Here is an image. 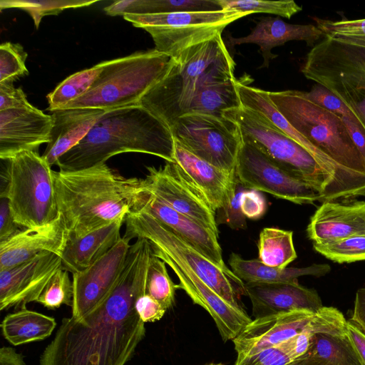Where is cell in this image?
Returning a JSON list of instances; mask_svg holds the SVG:
<instances>
[{
  "instance_id": "obj_1",
  "label": "cell",
  "mask_w": 365,
  "mask_h": 365,
  "mask_svg": "<svg viewBox=\"0 0 365 365\" xmlns=\"http://www.w3.org/2000/svg\"><path fill=\"white\" fill-rule=\"evenodd\" d=\"M152 253L150 242L137 238L107 297L81 320L63 319L38 365H125L145 333L135 304L146 293Z\"/></svg>"
},
{
  "instance_id": "obj_2",
  "label": "cell",
  "mask_w": 365,
  "mask_h": 365,
  "mask_svg": "<svg viewBox=\"0 0 365 365\" xmlns=\"http://www.w3.org/2000/svg\"><path fill=\"white\" fill-rule=\"evenodd\" d=\"M59 215L68 238L83 237L140 209L146 180L126 178L106 163L75 171H54Z\"/></svg>"
},
{
  "instance_id": "obj_3",
  "label": "cell",
  "mask_w": 365,
  "mask_h": 365,
  "mask_svg": "<svg viewBox=\"0 0 365 365\" xmlns=\"http://www.w3.org/2000/svg\"><path fill=\"white\" fill-rule=\"evenodd\" d=\"M175 139L170 128L137 104L106 110L87 135L58 158L62 171H75L104 164L123 153L155 155L174 161Z\"/></svg>"
},
{
  "instance_id": "obj_4",
  "label": "cell",
  "mask_w": 365,
  "mask_h": 365,
  "mask_svg": "<svg viewBox=\"0 0 365 365\" xmlns=\"http://www.w3.org/2000/svg\"><path fill=\"white\" fill-rule=\"evenodd\" d=\"M235 63L221 34L171 57L164 76L142 97L144 107L170 128L187 113L194 97L207 86L235 79Z\"/></svg>"
},
{
  "instance_id": "obj_5",
  "label": "cell",
  "mask_w": 365,
  "mask_h": 365,
  "mask_svg": "<svg viewBox=\"0 0 365 365\" xmlns=\"http://www.w3.org/2000/svg\"><path fill=\"white\" fill-rule=\"evenodd\" d=\"M301 71L339 98L365 131V38L324 36Z\"/></svg>"
},
{
  "instance_id": "obj_6",
  "label": "cell",
  "mask_w": 365,
  "mask_h": 365,
  "mask_svg": "<svg viewBox=\"0 0 365 365\" xmlns=\"http://www.w3.org/2000/svg\"><path fill=\"white\" fill-rule=\"evenodd\" d=\"M239 127L243 141L250 143L294 178L322 195L321 202L344 200L332 177L312 155L262 113L241 106L224 112Z\"/></svg>"
},
{
  "instance_id": "obj_7",
  "label": "cell",
  "mask_w": 365,
  "mask_h": 365,
  "mask_svg": "<svg viewBox=\"0 0 365 365\" xmlns=\"http://www.w3.org/2000/svg\"><path fill=\"white\" fill-rule=\"evenodd\" d=\"M170 61L171 56L153 48L103 61L102 71L90 89L63 108L106 111L137 105L164 76Z\"/></svg>"
},
{
  "instance_id": "obj_8",
  "label": "cell",
  "mask_w": 365,
  "mask_h": 365,
  "mask_svg": "<svg viewBox=\"0 0 365 365\" xmlns=\"http://www.w3.org/2000/svg\"><path fill=\"white\" fill-rule=\"evenodd\" d=\"M269 93L279 111L300 134L341 166L365 174V158L337 115L309 99L307 92Z\"/></svg>"
},
{
  "instance_id": "obj_9",
  "label": "cell",
  "mask_w": 365,
  "mask_h": 365,
  "mask_svg": "<svg viewBox=\"0 0 365 365\" xmlns=\"http://www.w3.org/2000/svg\"><path fill=\"white\" fill-rule=\"evenodd\" d=\"M6 161V186L0 197L7 199L16 223L36 228L55 221L59 212L51 166L34 151L21 152Z\"/></svg>"
},
{
  "instance_id": "obj_10",
  "label": "cell",
  "mask_w": 365,
  "mask_h": 365,
  "mask_svg": "<svg viewBox=\"0 0 365 365\" xmlns=\"http://www.w3.org/2000/svg\"><path fill=\"white\" fill-rule=\"evenodd\" d=\"M125 223L124 237L146 239L153 250L182 262L229 304L242 307L238 302V292L245 294V283L232 271L226 272L215 264L168 227L142 210L127 215Z\"/></svg>"
},
{
  "instance_id": "obj_11",
  "label": "cell",
  "mask_w": 365,
  "mask_h": 365,
  "mask_svg": "<svg viewBox=\"0 0 365 365\" xmlns=\"http://www.w3.org/2000/svg\"><path fill=\"white\" fill-rule=\"evenodd\" d=\"M249 15L232 10L125 14L135 27L145 30L155 49L173 57L182 51L221 34L233 21Z\"/></svg>"
},
{
  "instance_id": "obj_12",
  "label": "cell",
  "mask_w": 365,
  "mask_h": 365,
  "mask_svg": "<svg viewBox=\"0 0 365 365\" xmlns=\"http://www.w3.org/2000/svg\"><path fill=\"white\" fill-rule=\"evenodd\" d=\"M175 140L187 150L228 173H235L242 143L238 125L225 117L187 113L170 128Z\"/></svg>"
},
{
  "instance_id": "obj_13",
  "label": "cell",
  "mask_w": 365,
  "mask_h": 365,
  "mask_svg": "<svg viewBox=\"0 0 365 365\" xmlns=\"http://www.w3.org/2000/svg\"><path fill=\"white\" fill-rule=\"evenodd\" d=\"M238 181L246 188L269 193L295 204H314L322 195L310 185L282 169L254 145L243 141L235 167Z\"/></svg>"
},
{
  "instance_id": "obj_14",
  "label": "cell",
  "mask_w": 365,
  "mask_h": 365,
  "mask_svg": "<svg viewBox=\"0 0 365 365\" xmlns=\"http://www.w3.org/2000/svg\"><path fill=\"white\" fill-rule=\"evenodd\" d=\"M146 189L162 202L218 237L215 210L175 163L147 167Z\"/></svg>"
},
{
  "instance_id": "obj_15",
  "label": "cell",
  "mask_w": 365,
  "mask_h": 365,
  "mask_svg": "<svg viewBox=\"0 0 365 365\" xmlns=\"http://www.w3.org/2000/svg\"><path fill=\"white\" fill-rule=\"evenodd\" d=\"M130 239L121 240L104 256L83 271L72 274V318L81 320L107 297L123 269Z\"/></svg>"
},
{
  "instance_id": "obj_16",
  "label": "cell",
  "mask_w": 365,
  "mask_h": 365,
  "mask_svg": "<svg viewBox=\"0 0 365 365\" xmlns=\"http://www.w3.org/2000/svg\"><path fill=\"white\" fill-rule=\"evenodd\" d=\"M155 256L163 260L179 279L178 289L184 290L193 303L202 307L213 319L222 340H233L252 320L245 309L229 304L202 282L182 262L156 250Z\"/></svg>"
},
{
  "instance_id": "obj_17",
  "label": "cell",
  "mask_w": 365,
  "mask_h": 365,
  "mask_svg": "<svg viewBox=\"0 0 365 365\" xmlns=\"http://www.w3.org/2000/svg\"><path fill=\"white\" fill-rule=\"evenodd\" d=\"M61 257L43 252L31 259L0 271V309L25 308L37 302L46 284L61 267Z\"/></svg>"
},
{
  "instance_id": "obj_18",
  "label": "cell",
  "mask_w": 365,
  "mask_h": 365,
  "mask_svg": "<svg viewBox=\"0 0 365 365\" xmlns=\"http://www.w3.org/2000/svg\"><path fill=\"white\" fill-rule=\"evenodd\" d=\"M51 114L29 106L0 111V158L6 160L24 151L38 152L50 141Z\"/></svg>"
},
{
  "instance_id": "obj_19",
  "label": "cell",
  "mask_w": 365,
  "mask_h": 365,
  "mask_svg": "<svg viewBox=\"0 0 365 365\" xmlns=\"http://www.w3.org/2000/svg\"><path fill=\"white\" fill-rule=\"evenodd\" d=\"M316 311L295 309L255 318L232 340L237 359L277 346L302 331Z\"/></svg>"
},
{
  "instance_id": "obj_20",
  "label": "cell",
  "mask_w": 365,
  "mask_h": 365,
  "mask_svg": "<svg viewBox=\"0 0 365 365\" xmlns=\"http://www.w3.org/2000/svg\"><path fill=\"white\" fill-rule=\"evenodd\" d=\"M307 233L313 243L365 235V201L348 199L322 202L310 217Z\"/></svg>"
},
{
  "instance_id": "obj_21",
  "label": "cell",
  "mask_w": 365,
  "mask_h": 365,
  "mask_svg": "<svg viewBox=\"0 0 365 365\" xmlns=\"http://www.w3.org/2000/svg\"><path fill=\"white\" fill-rule=\"evenodd\" d=\"M68 240L62 217L36 228H24L0 242V271L24 263L43 252L61 257Z\"/></svg>"
},
{
  "instance_id": "obj_22",
  "label": "cell",
  "mask_w": 365,
  "mask_h": 365,
  "mask_svg": "<svg viewBox=\"0 0 365 365\" xmlns=\"http://www.w3.org/2000/svg\"><path fill=\"white\" fill-rule=\"evenodd\" d=\"M245 290L255 318L295 309L317 311L323 306L315 289L306 288L298 282L245 283Z\"/></svg>"
},
{
  "instance_id": "obj_23",
  "label": "cell",
  "mask_w": 365,
  "mask_h": 365,
  "mask_svg": "<svg viewBox=\"0 0 365 365\" xmlns=\"http://www.w3.org/2000/svg\"><path fill=\"white\" fill-rule=\"evenodd\" d=\"M174 161L216 211L225 207L235 194L238 180L196 156L175 140Z\"/></svg>"
},
{
  "instance_id": "obj_24",
  "label": "cell",
  "mask_w": 365,
  "mask_h": 365,
  "mask_svg": "<svg viewBox=\"0 0 365 365\" xmlns=\"http://www.w3.org/2000/svg\"><path fill=\"white\" fill-rule=\"evenodd\" d=\"M138 210L155 217L223 270L232 272L223 261L218 237L210 230L174 210L148 190Z\"/></svg>"
},
{
  "instance_id": "obj_25",
  "label": "cell",
  "mask_w": 365,
  "mask_h": 365,
  "mask_svg": "<svg viewBox=\"0 0 365 365\" xmlns=\"http://www.w3.org/2000/svg\"><path fill=\"white\" fill-rule=\"evenodd\" d=\"M324 37L323 32L313 24H291L279 18L267 17L258 21L251 33L246 36L230 37L232 46L242 43H255L259 46L264 58L261 67H267L269 61L277 57L271 50L290 41H303L309 46H314Z\"/></svg>"
},
{
  "instance_id": "obj_26",
  "label": "cell",
  "mask_w": 365,
  "mask_h": 365,
  "mask_svg": "<svg viewBox=\"0 0 365 365\" xmlns=\"http://www.w3.org/2000/svg\"><path fill=\"white\" fill-rule=\"evenodd\" d=\"M106 112L99 109L76 108L51 111L53 125L50 141L42 158L51 165L76 145Z\"/></svg>"
},
{
  "instance_id": "obj_27",
  "label": "cell",
  "mask_w": 365,
  "mask_h": 365,
  "mask_svg": "<svg viewBox=\"0 0 365 365\" xmlns=\"http://www.w3.org/2000/svg\"><path fill=\"white\" fill-rule=\"evenodd\" d=\"M125 217H121L83 237L68 238L61 255L62 269L73 274L96 262L121 240L120 229Z\"/></svg>"
},
{
  "instance_id": "obj_28",
  "label": "cell",
  "mask_w": 365,
  "mask_h": 365,
  "mask_svg": "<svg viewBox=\"0 0 365 365\" xmlns=\"http://www.w3.org/2000/svg\"><path fill=\"white\" fill-rule=\"evenodd\" d=\"M229 264L233 273L245 283L297 282L299 277H322L331 271L328 264H314L306 267L278 269L269 267L259 259H245L232 253Z\"/></svg>"
},
{
  "instance_id": "obj_29",
  "label": "cell",
  "mask_w": 365,
  "mask_h": 365,
  "mask_svg": "<svg viewBox=\"0 0 365 365\" xmlns=\"http://www.w3.org/2000/svg\"><path fill=\"white\" fill-rule=\"evenodd\" d=\"M54 318L26 307L4 317L1 328L4 338L14 346L43 340L56 328Z\"/></svg>"
},
{
  "instance_id": "obj_30",
  "label": "cell",
  "mask_w": 365,
  "mask_h": 365,
  "mask_svg": "<svg viewBox=\"0 0 365 365\" xmlns=\"http://www.w3.org/2000/svg\"><path fill=\"white\" fill-rule=\"evenodd\" d=\"M221 9L218 0H122L104 8L109 16L154 14Z\"/></svg>"
},
{
  "instance_id": "obj_31",
  "label": "cell",
  "mask_w": 365,
  "mask_h": 365,
  "mask_svg": "<svg viewBox=\"0 0 365 365\" xmlns=\"http://www.w3.org/2000/svg\"><path fill=\"white\" fill-rule=\"evenodd\" d=\"M241 106L235 78L202 89L192 99L187 113L224 117L225 111Z\"/></svg>"
},
{
  "instance_id": "obj_32",
  "label": "cell",
  "mask_w": 365,
  "mask_h": 365,
  "mask_svg": "<svg viewBox=\"0 0 365 365\" xmlns=\"http://www.w3.org/2000/svg\"><path fill=\"white\" fill-rule=\"evenodd\" d=\"M257 246L259 260L269 267L284 269L297 257L292 231L265 227Z\"/></svg>"
},
{
  "instance_id": "obj_33",
  "label": "cell",
  "mask_w": 365,
  "mask_h": 365,
  "mask_svg": "<svg viewBox=\"0 0 365 365\" xmlns=\"http://www.w3.org/2000/svg\"><path fill=\"white\" fill-rule=\"evenodd\" d=\"M306 356L322 359L329 365H361L349 335L316 334Z\"/></svg>"
},
{
  "instance_id": "obj_34",
  "label": "cell",
  "mask_w": 365,
  "mask_h": 365,
  "mask_svg": "<svg viewBox=\"0 0 365 365\" xmlns=\"http://www.w3.org/2000/svg\"><path fill=\"white\" fill-rule=\"evenodd\" d=\"M103 68L102 62L76 72L61 82L47 96L50 112L63 108L67 104L86 93L91 87Z\"/></svg>"
},
{
  "instance_id": "obj_35",
  "label": "cell",
  "mask_w": 365,
  "mask_h": 365,
  "mask_svg": "<svg viewBox=\"0 0 365 365\" xmlns=\"http://www.w3.org/2000/svg\"><path fill=\"white\" fill-rule=\"evenodd\" d=\"M177 284L170 279L166 263L152 253L147 272L146 293L167 310L175 302Z\"/></svg>"
},
{
  "instance_id": "obj_36",
  "label": "cell",
  "mask_w": 365,
  "mask_h": 365,
  "mask_svg": "<svg viewBox=\"0 0 365 365\" xmlns=\"http://www.w3.org/2000/svg\"><path fill=\"white\" fill-rule=\"evenodd\" d=\"M316 252L339 264L365 261V235H356L327 243H313Z\"/></svg>"
},
{
  "instance_id": "obj_37",
  "label": "cell",
  "mask_w": 365,
  "mask_h": 365,
  "mask_svg": "<svg viewBox=\"0 0 365 365\" xmlns=\"http://www.w3.org/2000/svg\"><path fill=\"white\" fill-rule=\"evenodd\" d=\"M98 1H19L1 0V10L8 8H19L26 11L33 19L38 29L42 18L48 15H58L67 9L88 6Z\"/></svg>"
},
{
  "instance_id": "obj_38",
  "label": "cell",
  "mask_w": 365,
  "mask_h": 365,
  "mask_svg": "<svg viewBox=\"0 0 365 365\" xmlns=\"http://www.w3.org/2000/svg\"><path fill=\"white\" fill-rule=\"evenodd\" d=\"M221 9L239 12L266 13L290 19L299 13L302 8L292 0H218Z\"/></svg>"
},
{
  "instance_id": "obj_39",
  "label": "cell",
  "mask_w": 365,
  "mask_h": 365,
  "mask_svg": "<svg viewBox=\"0 0 365 365\" xmlns=\"http://www.w3.org/2000/svg\"><path fill=\"white\" fill-rule=\"evenodd\" d=\"M73 282L68 272L61 267L49 279L36 302L48 309L59 308L62 304L71 307Z\"/></svg>"
},
{
  "instance_id": "obj_40",
  "label": "cell",
  "mask_w": 365,
  "mask_h": 365,
  "mask_svg": "<svg viewBox=\"0 0 365 365\" xmlns=\"http://www.w3.org/2000/svg\"><path fill=\"white\" fill-rule=\"evenodd\" d=\"M28 54L18 43L6 42L0 46V83H11L28 75L25 65Z\"/></svg>"
},
{
  "instance_id": "obj_41",
  "label": "cell",
  "mask_w": 365,
  "mask_h": 365,
  "mask_svg": "<svg viewBox=\"0 0 365 365\" xmlns=\"http://www.w3.org/2000/svg\"><path fill=\"white\" fill-rule=\"evenodd\" d=\"M313 19L324 36L365 38V19L332 21L314 17Z\"/></svg>"
},
{
  "instance_id": "obj_42",
  "label": "cell",
  "mask_w": 365,
  "mask_h": 365,
  "mask_svg": "<svg viewBox=\"0 0 365 365\" xmlns=\"http://www.w3.org/2000/svg\"><path fill=\"white\" fill-rule=\"evenodd\" d=\"M307 95L309 99L334 113L339 118L346 116L356 118L339 98L319 84L314 85L310 91L307 92Z\"/></svg>"
},
{
  "instance_id": "obj_43",
  "label": "cell",
  "mask_w": 365,
  "mask_h": 365,
  "mask_svg": "<svg viewBox=\"0 0 365 365\" xmlns=\"http://www.w3.org/2000/svg\"><path fill=\"white\" fill-rule=\"evenodd\" d=\"M245 187L238 181L235 194L230 203L220 209L222 215L217 220L218 223H225L235 229L245 227V217L241 210V196L245 191Z\"/></svg>"
},
{
  "instance_id": "obj_44",
  "label": "cell",
  "mask_w": 365,
  "mask_h": 365,
  "mask_svg": "<svg viewBox=\"0 0 365 365\" xmlns=\"http://www.w3.org/2000/svg\"><path fill=\"white\" fill-rule=\"evenodd\" d=\"M293 361L279 346L264 349L253 355L236 359L235 365H287Z\"/></svg>"
},
{
  "instance_id": "obj_45",
  "label": "cell",
  "mask_w": 365,
  "mask_h": 365,
  "mask_svg": "<svg viewBox=\"0 0 365 365\" xmlns=\"http://www.w3.org/2000/svg\"><path fill=\"white\" fill-rule=\"evenodd\" d=\"M314 334L307 327L279 346L292 361L305 357Z\"/></svg>"
},
{
  "instance_id": "obj_46",
  "label": "cell",
  "mask_w": 365,
  "mask_h": 365,
  "mask_svg": "<svg viewBox=\"0 0 365 365\" xmlns=\"http://www.w3.org/2000/svg\"><path fill=\"white\" fill-rule=\"evenodd\" d=\"M241 210L245 217L257 220L262 217L266 211V201L259 191L245 190L241 196Z\"/></svg>"
},
{
  "instance_id": "obj_47",
  "label": "cell",
  "mask_w": 365,
  "mask_h": 365,
  "mask_svg": "<svg viewBox=\"0 0 365 365\" xmlns=\"http://www.w3.org/2000/svg\"><path fill=\"white\" fill-rule=\"evenodd\" d=\"M135 308L145 323L160 320L166 311L158 302L147 293L137 299Z\"/></svg>"
},
{
  "instance_id": "obj_48",
  "label": "cell",
  "mask_w": 365,
  "mask_h": 365,
  "mask_svg": "<svg viewBox=\"0 0 365 365\" xmlns=\"http://www.w3.org/2000/svg\"><path fill=\"white\" fill-rule=\"evenodd\" d=\"M30 104L21 88H15L11 83H0V111Z\"/></svg>"
},
{
  "instance_id": "obj_49",
  "label": "cell",
  "mask_w": 365,
  "mask_h": 365,
  "mask_svg": "<svg viewBox=\"0 0 365 365\" xmlns=\"http://www.w3.org/2000/svg\"><path fill=\"white\" fill-rule=\"evenodd\" d=\"M22 228L14 220L6 198L1 197L0 205V242L6 240Z\"/></svg>"
},
{
  "instance_id": "obj_50",
  "label": "cell",
  "mask_w": 365,
  "mask_h": 365,
  "mask_svg": "<svg viewBox=\"0 0 365 365\" xmlns=\"http://www.w3.org/2000/svg\"><path fill=\"white\" fill-rule=\"evenodd\" d=\"M349 340L354 348L361 365H365V334L350 319L347 320Z\"/></svg>"
},
{
  "instance_id": "obj_51",
  "label": "cell",
  "mask_w": 365,
  "mask_h": 365,
  "mask_svg": "<svg viewBox=\"0 0 365 365\" xmlns=\"http://www.w3.org/2000/svg\"><path fill=\"white\" fill-rule=\"evenodd\" d=\"M350 319L365 334V287L359 289L356 293L354 310Z\"/></svg>"
},
{
  "instance_id": "obj_52",
  "label": "cell",
  "mask_w": 365,
  "mask_h": 365,
  "mask_svg": "<svg viewBox=\"0 0 365 365\" xmlns=\"http://www.w3.org/2000/svg\"><path fill=\"white\" fill-rule=\"evenodd\" d=\"M0 365H25L21 354L11 347H2L0 349Z\"/></svg>"
},
{
  "instance_id": "obj_53",
  "label": "cell",
  "mask_w": 365,
  "mask_h": 365,
  "mask_svg": "<svg viewBox=\"0 0 365 365\" xmlns=\"http://www.w3.org/2000/svg\"><path fill=\"white\" fill-rule=\"evenodd\" d=\"M287 365H329L325 361L312 357H303L297 360H294Z\"/></svg>"
},
{
  "instance_id": "obj_54",
  "label": "cell",
  "mask_w": 365,
  "mask_h": 365,
  "mask_svg": "<svg viewBox=\"0 0 365 365\" xmlns=\"http://www.w3.org/2000/svg\"><path fill=\"white\" fill-rule=\"evenodd\" d=\"M207 365H223V364H209Z\"/></svg>"
}]
</instances>
